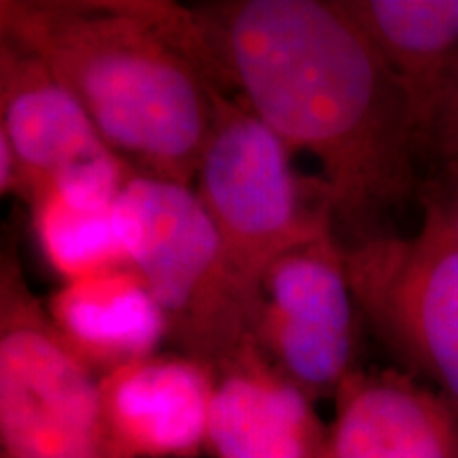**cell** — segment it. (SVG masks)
I'll list each match as a JSON object with an SVG mask.
<instances>
[{
    "label": "cell",
    "instance_id": "obj_1",
    "mask_svg": "<svg viewBox=\"0 0 458 458\" xmlns=\"http://www.w3.org/2000/svg\"><path fill=\"white\" fill-rule=\"evenodd\" d=\"M221 89L317 162L335 233L391 236L420 198L410 96L340 0H223L193 7Z\"/></svg>",
    "mask_w": 458,
    "mask_h": 458
},
{
    "label": "cell",
    "instance_id": "obj_2",
    "mask_svg": "<svg viewBox=\"0 0 458 458\" xmlns=\"http://www.w3.org/2000/svg\"><path fill=\"white\" fill-rule=\"evenodd\" d=\"M9 37L55 72L131 168L193 185L223 91L196 9L13 0Z\"/></svg>",
    "mask_w": 458,
    "mask_h": 458
},
{
    "label": "cell",
    "instance_id": "obj_3",
    "mask_svg": "<svg viewBox=\"0 0 458 458\" xmlns=\"http://www.w3.org/2000/svg\"><path fill=\"white\" fill-rule=\"evenodd\" d=\"M232 94L216 96L193 189L219 233L240 293L257 317L263 276L280 257L335 233L329 193ZM337 236V233H335Z\"/></svg>",
    "mask_w": 458,
    "mask_h": 458
},
{
    "label": "cell",
    "instance_id": "obj_4",
    "mask_svg": "<svg viewBox=\"0 0 458 458\" xmlns=\"http://www.w3.org/2000/svg\"><path fill=\"white\" fill-rule=\"evenodd\" d=\"M114 210L125 261L162 308L168 340L216 371L253 337L255 312L196 189L134 172Z\"/></svg>",
    "mask_w": 458,
    "mask_h": 458
},
{
    "label": "cell",
    "instance_id": "obj_5",
    "mask_svg": "<svg viewBox=\"0 0 458 458\" xmlns=\"http://www.w3.org/2000/svg\"><path fill=\"white\" fill-rule=\"evenodd\" d=\"M0 448L4 458H117L98 376L62 342L9 259L0 266Z\"/></svg>",
    "mask_w": 458,
    "mask_h": 458
},
{
    "label": "cell",
    "instance_id": "obj_6",
    "mask_svg": "<svg viewBox=\"0 0 458 458\" xmlns=\"http://www.w3.org/2000/svg\"><path fill=\"white\" fill-rule=\"evenodd\" d=\"M359 314L408 374L458 410V242L431 210L411 236L344 246Z\"/></svg>",
    "mask_w": 458,
    "mask_h": 458
},
{
    "label": "cell",
    "instance_id": "obj_7",
    "mask_svg": "<svg viewBox=\"0 0 458 458\" xmlns=\"http://www.w3.org/2000/svg\"><path fill=\"white\" fill-rule=\"evenodd\" d=\"M357 301L335 233L280 257L263 276L253 337L308 397H334L357 357Z\"/></svg>",
    "mask_w": 458,
    "mask_h": 458
},
{
    "label": "cell",
    "instance_id": "obj_8",
    "mask_svg": "<svg viewBox=\"0 0 458 458\" xmlns=\"http://www.w3.org/2000/svg\"><path fill=\"white\" fill-rule=\"evenodd\" d=\"M215 371L156 352L98 376L108 445L117 458H193L208 448Z\"/></svg>",
    "mask_w": 458,
    "mask_h": 458
},
{
    "label": "cell",
    "instance_id": "obj_9",
    "mask_svg": "<svg viewBox=\"0 0 458 458\" xmlns=\"http://www.w3.org/2000/svg\"><path fill=\"white\" fill-rule=\"evenodd\" d=\"M4 128L15 159V191L26 202L114 156L72 91L41 57L11 37L4 60Z\"/></svg>",
    "mask_w": 458,
    "mask_h": 458
},
{
    "label": "cell",
    "instance_id": "obj_10",
    "mask_svg": "<svg viewBox=\"0 0 458 458\" xmlns=\"http://www.w3.org/2000/svg\"><path fill=\"white\" fill-rule=\"evenodd\" d=\"M334 401L325 458H458V410L408 371L357 368Z\"/></svg>",
    "mask_w": 458,
    "mask_h": 458
},
{
    "label": "cell",
    "instance_id": "obj_11",
    "mask_svg": "<svg viewBox=\"0 0 458 458\" xmlns=\"http://www.w3.org/2000/svg\"><path fill=\"white\" fill-rule=\"evenodd\" d=\"M325 444L314 399L274 368L255 337L215 371L213 458H325Z\"/></svg>",
    "mask_w": 458,
    "mask_h": 458
},
{
    "label": "cell",
    "instance_id": "obj_12",
    "mask_svg": "<svg viewBox=\"0 0 458 458\" xmlns=\"http://www.w3.org/2000/svg\"><path fill=\"white\" fill-rule=\"evenodd\" d=\"M45 310L57 335L96 376L157 352L168 323L130 266L62 283Z\"/></svg>",
    "mask_w": 458,
    "mask_h": 458
},
{
    "label": "cell",
    "instance_id": "obj_13",
    "mask_svg": "<svg viewBox=\"0 0 458 458\" xmlns=\"http://www.w3.org/2000/svg\"><path fill=\"white\" fill-rule=\"evenodd\" d=\"M340 3L403 85L422 136L428 108L458 64V0Z\"/></svg>",
    "mask_w": 458,
    "mask_h": 458
},
{
    "label": "cell",
    "instance_id": "obj_14",
    "mask_svg": "<svg viewBox=\"0 0 458 458\" xmlns=\"http://www.w3.org/2000/svg\"><path fill=\"white\" fill-rule=\"evenodd\" d=\"M117 199L47 189L28 202L37 244L62 283L125 267Z\"/></svg>",
    "mask_w": 458,
    "mask_h": 458
},
{
    "label": "cell",
    "instance_id": "obj_15",
    "mask_svg": "<svg viewBox=\"0 0 458 458\" xmlns=\"http://www.w3.org/2000/svg\"><path fill=\"white\" fill-rule=\"evenodd\" d=\"M420 148L422 156L435 157L437 164L458 162V64L428 108Z\"/></svg>",
    "mask_w": 458,
    "mask_h": 458
},
{
    "label": "cell",
    "instance_id": "obj_16",
    "mask_svg": "<svg viewBox=\"0 0 458 458\" xmlns=\"http://www.w3.org/2000/svg\"><path fill=\"white\" fill-rule=\"evenodd\" d=\"M418 199L458 242V162L439 164L437 172L420 185Z\"/></svg>",
    "mask_w": 458,
    "mask_h": 458
},
{
    "label": "cell",
    "instance_id": "obj_17",
    "mask_svg": "<svg viewBox=\"0 0 458 458\" xmlns=\"http://www.w3.org/2000/svg\"><path fill=\"white\" fill-rule=\"evenodd\" d=\"M7 43L9 37L0 43V198L4 193L15 191L17 187V170L13 151L4 128V60H7Z\"/></svg>",
    "mask_w": 458,
    "mask_h": 458
},
{
    "label": "cell",
    "instance_id": "obj_18",
    "mask_svg": "<svg viewBox=\"0 0 458 458\" xmlns=\"http://www.w3.org/2000/svg\"><path fill=\"white\" fill-rule=\"evenodd\" d=\"M11 11H13V0H0V43L9 37Z\"/></svg>",
    "mask_w": 458,
    "mask_h": 458
},
{
    "label": "cell",
    "instance_id": "obj_19",
    "mask_svg": "<svg viewBox=\"0 0 458 458\" xmlns=\"http://www.w3.org/2000/svg\"><path fill=\"white\" fill-rule=\"evenodd\" d=\"M0 458H4V454H3V448H0Z\"/></svg>",
    "mask_w": 458,
    "mask_h": 458
}]
</instances>
